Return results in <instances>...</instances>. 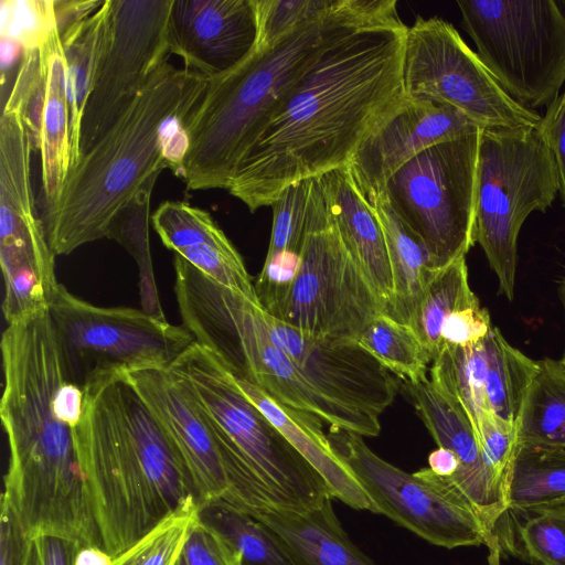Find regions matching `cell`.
I'll return each instance as SVG.
<instances>
[{
  "label": "cell",
  "instance_id": "4",
  "mask_svg": "<svg viewBox=\"0 0 565 565\" xmlns=\"http://www.w3.org/2000/svg\"><path fill=\"white\" fill-rule=\"evenodd\" d=\"M207 77L166 62L127 110L70 169L61 194L43 220L55 255L108 237L117 214L152 175L167 168L161 128L193 108Z\"/></svg>",
  "mask_w": 565,
  "mask_h": 565
},
{
  "label": "cell",
  "instance_id": "31",
  "mask_svg": "<svg viewBox=\"0 0 565 565\" xmlns=\"http://www.w3.org/2000/svg\"><path fill=\"white\" fill-rule=\"evenodd\" d=\"M478 303L479 299L468 282L466 256L433 273L411 323L433 361L440 351V331L445 319L456 310Z\"/></svg>",
  "mask_w": 565,
  "mask_h": 565
},
{
  "label": "cell",
  "instance_id": "29",
  "mask_svg": "<svg viewBox=\"0 0 565 565\" xmlns=\"http://www.w3.org/2000/svg\"><path fill=\"white\" fill-rule=\"evenodd\" d=\"M199 518L238 552L242 565H299L273 530L222 500L200 507Z\"/></svg>",
  "mask_w": 565,
  "mask_h": 565
},
{
  "label": "cell",
  "instance_id": "20",
  "mask_svg": "<svg viewBox=\"0 0 565 565\" xmlns=\"http://www.w3.org/2000/svg\"><path fill=\"white\" fill-rule=\"evenodd\" d=\"M318 178L344 246L386 313L394 295L393 276L385 236L374 210L356 189L348 167Z\"/></svg>",
  "mask_w": 565,
  "mask_h": 565
},
{
  "label": "cell",
  "instance_id": "27",
  "mask_svg": "<svg viewBox=\"0 0 565 565\" xmlns=\"http://www.w3.org/2000/svg\"><path fill=\"white\" fill-rule=\"evenodd\" d=\"M518 444L565 448V365L539 361L516 423Z\"/></svg>",
  "mask_w": 565,
  "mask_h": 565
},
{
  "label": "cell",
  "instance_id": "11",
  "mask_svg": "<svg viewBox=\"0 0 565 565\" xmlns=\"http://www.w3.org/2000/svg\"><path fill=\"white\" fill-rule=\"evenodd\" d=\"M402 88L405 97L458 109L480 128L539 127L542 116L514 100L455 26L417 17L407 26Z\"/></svg>",
  "mask_w": 565,
  "mask_h": 565
},
{
  "label": "cell",
  "instance_id": "38",
  "mask_svg": "<svg viewBox=\"0 0 565 565\" xmlns=\"http://www.w3.org/2000/svg\"><path fill=\"white\" fill-rule=\"evenodd\" d=\"M45 77L41 47L24 50L11 93L6 102L19 108L34 151H40Z\"/></svg>",
  "mask_w": 565,
  "mask_h": 565
},
{
  "label": "cell",
  "instance_id": "16",
  "mask_svg": "<svg viewBox=\"0 0 565 565\" xmlns=\"http://www.w3.org/2000/svg\"><path fill=\"white\" fill-rule=\"evenodd\" d=\"M479 129L456 108L403 95L362 140L347 167L372 207L383 198L390 178L415 156Z\"/></svg>",
  "mask_w": 565,
  "mask_h": 565
},
{
  "label": "cell",
  "instance_id": "5",
  "mask_svg": "<svg viewBox=\"0 0 565 565\" xmlns=\"http://www.w3.org/2000/svg\"><path fill=\"white\" fill-rule=\"evenodd\" d=\"M169 369L212 420L227 491L222 501L247 513L305 512L332 497L323 477L244 394L209 349L192 343Z\"/></svg>",
  "mask_w": 565,
  "mask_h": 565
},
{
  "label": "cell",
  "instance_id": "3",
  "mask_svg": "<svg viewBox=\"0 0 565 565\" xmlns=\"http://www.w3.org/2000/svg\"><path fill=\"white\" fill-rule=\"evenodd\" d=\"M395 0H338L275 46L256 49L230 71L209 78L185 119L189 149L179 178L188 190L227 189L237 166L274 110L321 51L338 36L392 22Z\"/></svg>",
  "mask_w": 565,
  "mask_h": 565
},
{
  "label": "cell",
  "instance_id": "19",
  "mask_svg": "<svg viewBox=\"0 0 565 565\" xmlns=\"http://www.w3.org/2000/svg\"><path fill=\"white\" fill-rule=\"evenodd\" d=\"M405 387L418 415L438 445L459 459L458 471L448 479L473 505L490 537L489 564L500 565L511 550L509 521L495 507L477 433L461 405L440 392L427 376L405 380Z\"/></svg>",
  "mask_w": 565,
  "mask_h": 565
},
{
  "label": "cell",
  "instance_id": "48",
  "mask_svg": "<svg viewBox=\"0 0 565 565\" xmlns=\"http://www.w3.org/2000/svg\"><path fill=\"white\" fill-rule=\"evenodd\" d=\"M23 47L15 41L1 38L0 43V62H1V82L6 77V72L10 70L15 62L22 57Z\"/></svg>",
  "mask_w": 565,
  "mask_h": 565
},
{
  "label": "cell",
  "instance_id": "7",
  "mask_svg": "<svg viewBox=\"0 0 565 565\" xmlns=\"http://www.w3.org/2000/svg\"><path fill=\"white\" fill-rule=\"evenodd\" d=\"M558 192L554 158L537 127L480 129L475 242L498 277L499 294L509 300L521 227L531 213H545Z\"/></svg>",
  "mask_w": 565,
  "mask_h": 565
},
{
  "label": "cell",
  "instance_id": "28",
  "mask_svg": "<svg viewBox=\"0 0 565 565\" xmlns=\"http://www.w3.org/2000/svg\"><path fill=\"white\" fill-rule=\"evenodd\" d=\"M484 343L487 366L483 393L487 409L516 427L525 395L539 370V361L513 348L494 326L486 335Z\"/></svg>",
  "mask_w": 565,
  "mask_h": 565
},
{
  "label": "cell",
  "instance_id": "34",
  "mask_svg": "<svg viewBox=\"0 0 565 565\" xmlns=\"http://www.w3.org/2000/svg\"><path fill=\"white\" fill-rule=\"evenodd\" d=\"M151 222L163 245L174 253L201 244L234 246L207 211L186 202H162Z\"/></svg>",
  "mask_w": 565,
  "mask_h": 565
},
{
  "label": "cell",
  "instance_id": "50",
  "mask_svg": "<svg viewBox=\"0 0 565 565\" xmlns=\"http://www.w3.org/2000/svg\"><path fill=\"white\" fill-rule=\"evenodd\" d=\"M175 565H186V564H185V562H184V559H183V557H182V554H181V556L179 557V559H178V562H177V564H175Z\"/></svg>",
  "mask_w": 565,
  "mask_h": 565
},
{
  "label": "cell",
  "instance_id": "36",
  "mask_svg": "<svg viewBox=\"0 0 565 565\" xmlns=\"http://www.w3.org/2000/svg\"><path fill=\"white\" fill-rule=\"evenodd\" d=\"M338 0H254L256 49L275 46L301 25L321 19Z\"/></svg>",
  "mask_w": 565,
  "mask_h": 565
},
{
  "label": "cell",
  "instance_id": "22",
  "mask_svg": "<svg viewBox=\"0 0 565 565\" xmlns=\"http://www.w3.org/2000/svg\"><path fill=\"white\" fill-rule=\"evenodd\" d=\"M332 499L305 512L274 508L249 515L273 530L299 565H376L350 540Z\"/></svg>",
  "mask_w": 565,
  "mask_h": 565
},
{
  "label": "cell",
  "instance_id": "46",
  "mask_svg": "<svg viewBox=\"0 0 565 565\" xmlns=\"http://www.w3.org/2000/svg\"><path fill=\"white\" fill-rule=\"evenodd\" d=\"M457 456L449 449L438 447L428 456V468L437 476L450 479L459 469Z\"/></svg>",
  "mask_w": 565,
  "mask_h": 565
},
{
  "label": "cell",
  "instance_id": "15",
  "mask_svg": "<svg viewBox=\"0 0 565 565\" xmlns=\"http://www.w3.org/2000/svg\"><path fill=\"white\" fill-rule=\"evenodd\" d=\"M263 310V309H262ZM270 340L320 394L380 420L393 403L396 382L390 371L356 341L319 338L263 310Z\"/></svg>",
  "mask_w": 565,
  "mask_h": 565
},
{
  "label": "cell",
  "instance_id": "10",
  "mask_svg": "<svg viewBox=\"0 0 565 565\" xmlns=\"http://www.w3.org/2000/svg\"><path fill=\"white\" fill-rule=\"evenodd\" d=\"M327 437L377 513L437 546L484 544L490 550L476 509L448 479L429 468L408 473L379 457L358 434L330 427Z\"/></svg>",
  "mask_w": 565,
  "mask_h": 565
},
{
  "label": "cell",
  "instance_id": "1",
  "mask_svg": "<svg viewBox=\"0 0 565 565\" xmlns=\"http://www.w3.org/2000/svg\"><path fill=\"white\" fill-rule=\"evenodd\" d=\"M406 31L402 20L367 25L324 47L237 166L230 194L255 212L296 182L347 167L403 96Z\"/></svg>",
  "mask_w": 565,
  "mask_h": 565
},
{
  "label": "cell",
  "instance_id": "30",
  "mask_svg": "<svg viewBox=\"0 0 565 565\" xmlns=\"http://www.w3.org/2000/svg\"><path fill=\"white\" fill-rule=\"evenodd\" d=\"M487 366L484 339L468 345H444L431 362L430 381L445 395L458 402L476 433L488 412L483 380Z\"/></svg>",
  "mask_w": 565,
  "mask_h": 565
},
{
  "label": "cell",
  "instance_id": "32",
  "mask_svg": "<svg viewBox=\"0 0 565 565\" xmlns=\"http://www.w3.org/2000/svg\"><path fill=\"white\" fill-rule=\"evenodd\" d=\"M384 367L407 381L426 376L433 358L416 332L408 324L379 313L356 341Z\"/></svg>",
  "mask_w": 565,
  "mask_h": 565
},
{
  "label": "cell",
  "instance_id": "37",
  "mask_svg": "<svg viewBox=\"0 0 565 565\" xmlns=\"http://www.w3.org/2000/svg\"><path fill=\"white\" fill-rule=\"evenodd\" d=\"M0 36L23 50L42 47L57 30L55 0H1Z\"/></svg>",
  "mask_w": 565,
  "mask_h": 565
},
{
  "label": "cell",
  "instance_id": "45",
  "mask_svg": "<svg viewBox=\"0 0 565 565\" xmlns=\"http://www.w3.org/2000/svg\"><path fill=\"white\" fill-rule=\"evenodd\" d=\"M78 548L72 541L40 535L31 540L28 565H75Z\"/></svg>",
  "mask_w": 565,
  "mask_h": 565
},
{
  "label": "cell",
  "instance_id": "33",
  "mask_svg": "<svg viewBox=\"0 0 565 565\" xmlns=\"http://www.w3.org/2000/svg\"><path fill=\"white\" fill-rule=\"evenodd\" d=\"M160 173L152 175L122 207L110 225L108 238L119 242L136 259L140 271L143 310L166 320L152 273L149 244V207L152 189Z\"/></svg>",
  "mask_w": 565,
  "mask_h": 565
},
{
  "label": "cell",
  "instance_id": "2",
  "mask_svg": "<svg viewBox=\"0 0 565 565\" xmlns=\"http://www.w3.org/2000/svg\"><path fill=\"white\" fill-rule=\"evenodd\" d=\"M83 390L74 444L100 545L115 558L196 495L126 371L97 372Z\"/></svg>",
  "mask_w": 565,
  "mask_h": 565
},
{
  "label": "cell",
  "instance_id": "8",
  "mask_svg": "<svg viewBox=\"0 0 565 565\" xmlns=\"http://www.w3.org/2000/svg\"><path fill=\"white\" fill-rule=\"evenodd\" d=\"M477 54L522 106H548L565 85V0L457 2Z\"/></svg>",
  "mask_w": 565,
  "mask_h": 565
},
{
  "label": "cell",
  "instance_id": "23",
  "mask_svg": "<svg viewBox=\"0 0 565 565\" xmlns=\"http://www.w3.org/2000/svg\"><path fill=\"white\" fill-rule=\"evenodd\" d=\"M45 77L40 153L42 189L46 206L58 199L71 169L70 113L65 58L56 30L41 47Z\"/></svg>",
  "mask_w": 565,
  "mask_h": 565
},
{
  "label": "cell",
  "instance_id": "43",
  "mask_svg": "<svg viewBox=\"0 0 565 565\" xmlns=\"http://www.w3.org/2000/svg\"><path fill=\"white\" fill-rule=\"evenodd\" d=\"M537 129L553 154L565 210V88L546 107Z\"/></svg>",
  "mask_w": 565,
  "mask_h": 565
},
{
  "label": "cell",
  "instance_id": "13",
  "mask_svg": "<svg viewBox=\"0 0 565 565\" xmlns=\"http://www.w3.org/2000/svg\"><path fill=\"white\" fill-rule=\"evenodd\" d=\"M383 306L344 246L326 198L307 235L291 287L270 315L319 338L358 341Z\"/></svg>",
  "mask_w": 565,
  "mask_h": 565
},
{
  "label": "cell",
  "instance_id": "41",
  "mask_svg": "<svg viewBox=\"0 0 565 565\" xmlns=\"http://www.w3.org/2000/svg\"><path fill=\"white\" fill-rule=\"evenodd\" d=\"M182 557L186 565H242L238 552L199 516L190 529Z\"/></svg>",
  "mask_w": 565,
  "mask_h": 565
},
{
  "label": "cell",
  "instance_id": "21",
  "mask_svg": "<svg viewBox=\"0 0 565 565\" xmlns=\"http://www.w3.org/2000/svg\"><path fill=\"white\" fill-rule=\"evenodd\" d=\"M234 377L244 394L323 477L332 498L353 509L377 513L355 477L333 451L318 417L284 407L252 383Z\"/></svg>",
  "mask_w": 565,
  "mask_h": 565
},
{
  "label": "cell",
  "instance_id": "35",
  "mask_svg": "<svg viewBox=\"0 0 565 565\" xmlns=\"http://www.w3.org/2000/svg\"><path fill=\"white\" fill-rule=\"evenodd\" d=\"M198 516V501L185 503L115 557L113 565H175Z\"/></svg>",
  "mask_w": 565,
  "mask_h": 565
},
{
  "label": "cell",
  "instance_id": "42",
  "mask_svg": "<svg viewBox=\"0 0 565 565\" xmlns=\"http://www.w3.org/2000/svg\"><path fill=\"white\" fill-rule=\"evenodd\" d=\"M492 327L488 310L480 303L456 310L443 323L440 350L444 345H472L484 339Z\"/></svg>",
  "mask_w": 565,
  "mask_h": 565
},
{
  "label": "cell",
  "instance_id": "14",
  "mask_svg": "<svg viewBox=\"0 0 565 565\" xmlns=\"http://www.w3.org/2000/svg\"><path fill=\"white\" fill-rule=\"evenodd\" d=\"M172 0H111L103 51L81 124L79 158L117 121L171 54Z\"/></svg>",
  "mask_w": 565,
  "mask_h": 565
},
{
  "label": "cell",
  "instance_id": "18",
  "mask_svg": "<svg viewBox=\"0 0 565 565\" xmlns=\"http://www.w3.org/2000/svg\"><path fill=\"white\" fill-rule=\"evenodd\" d=\"M167 39L171 54L204 77L242 62L257 40L254 0H172Z\"/></svg>",
  "mask_w": 565,
  "mask_h": 565
},
{
  "label": "cell",
  "instance_id": "12",
  "mask_svg": "<svg viewBox=\"0 0 565 565\" xmlns=\"http://www.w3.org/2000/svg\"><path fill=\"white\" fill-rule=\"evenodd\" d=\"M49 312L74 381L106 370L167 369L192 344L184 326L145 310L92 305L58 284Z\"/></svg>",
  "mask_w": 565,
  "mask_h": 565
},
{
  "label": "cell",
  "instance_id": "9",
  "mask_svg": "<svg viewBox=\"0 0 565 565\" xmlns=\"http://www.w3.org/2000/svg\"><path fill=\"white\" fill-rule=\"evenodd\" d=\"M480 129L423 150L385 185L383 198L423 242L434 270L466 256L476 243Z\"/></svg>",
  "mask_w": 565,
  "mask_h": 565
},
{
  "label": "cell",
  "instance_id": "47",
  "mask_svg": "<svg viewBox=\"0 0 565 565\" xmlns=\"http://www.w3.org/2000/svg\"><path fill=\"white\" fill-rule=\"evenodd\" d=\"M113 563L114 557L98 545L79 547L75 556V565H113Z\"/></svg>",
  "mask_w": 565,
  "mask_h": 565
},
{
  "label": "cell",
  "instance_id": "25",
  "mask_svg": "<svg viewBox=\"0 0 565 565\" xmlns=\"http://www.w3.org/2000/svg\"><path fill=\"white\" fill-rule=\"evenodd\" d=\"M110 8L111 0H105L95 13L58 32L65 58L71 168L79 160L83 111L103 51Z\"/></svg>",
  "mask_w": 565,
  "mask_h": 565
},
{
  "label": "cell",
  "instance_id": "44",
  "mask_svg": "<svg viewBox=\"0 0 565 565\" xmlns=\"http://www.w3.org/2000/svg\"><path fill=\"white\" fill-rule=\"evenodd\" d=\"M0 565H28L31 540L9 504L1 498Z\"/></svg>",
  "mask_w": 565,
  "mask_h": 565
},
{
  "label": "cell",
  "instance_id": "51",
  "mask_svg": "<svg viewBox=\"0 0 565 565\" xmlns=\"http://www.w3.org/2000/svg\"><path fill=\"white\" fill-rule=\"evenodd\" d=\"M561 362L565 365V353H564V355H563V358H562Z\"/></svg>",
  "mask_w": 565,
  "mask_h": 565
},
{
  "label": "cell",
  "instance_id": "6",
  "mask_svg": "<svg viewBox=\"0 0 565 565\" xmlns=\"http://www.w3.org/2000/svg\"><path fill=\"white\" fill-rule=\"evenodd\" d=\"M174 292L183 326L231 373L284 407L311 414L330 427L375 437L380 420L334 403L303 377L270 340L259 305L205 276L180 255L173 260Z\"/></svg>",
  "mask_w": 565,
  "mask_h": 565
},
{
  "label": "cell",
  "instance_id": "26",
  "mask_svg": "<svg viewBox=\"0 0 565 565\" xmlns=\"http://www.w3.org/2000/svg\"><path fill=\"white\" fill-rule=\"evenodd\" d=\"M508 504L526 513L565 504V448L518 444Z\"/></svg>",
  "mask_w": 565,
  "mask_h": 565
},
{
  "label": "cell",
  "instance_id": "39",
  "mask_svg": "<svg viewBox=\"0 0 565 565\" xmlns=\"http://www.w3.org/2000/svg\"><path fill=\"white\" fill-rule=\"evenodd\" d=\"M530 514L519 529L526 556L537 565H565V504Z\"/></svg>",
  "mask_w": 565,
  "mask_h": 565
},
{
  "label": "cell",
  "instance_id": "17",
  "mask_svg": "<svg viewBox=\"0 0 565 565\" xmlns=\"http://www.w3.org/2000/svg\"><path fill=\"white\" fill-rule=\"evenodd\" d=\"M126 373L182 460L199 508L223 499L227 480L216 429L183 381L169 367Z\"/></svg>",
  "mask_w": 565,
  "mask_h": 565
},
{
  "label": "cell",
  "instance_id": "40",
  "mask_svg": "<svg viewBox=\"0 0 565 565\" xmlns=\"http://www.w3.org/2000/svg\"><path fill=\"white\" fill-rule=\"evenodd\" d=\"M220 285L257 305L255 287L237 249L201 244L175 253Z\"/></svg>",
  "mask_w": 565,
  "mask_h": 565
},
{
  "label": "cell",
  "instance_id": "49",
  "mask_svg": "<svg viewBox=\"0 0 565 565\" xmlns=\"http://www.w3.org/2000/svg\"><path fill=\"white\" fill-rule=\"evenodd\" d=\"M562 295H563V302H564V309H565V279H564L563 286H562Z\"/></svg>",
  "mask_w": 565,
  "mask_h": 565
},
{
  "label": "cell",
  "instance_id": "24",
  "mask_svg": "<svg viewBox=\"0 0 565 565\" xmlns=\"http://www.w3.org/2000/svg\"><path fill=\"white\" fill-rule=\"evenodd\" d=\"M374 210L387 246L394 295L386 312L398 322L411 326L433 275L431 259L423 242L406 226L382 198Z\"/></svg>",
  "mask_w": 565,
  "mask_h": 565
}]
</instances>
